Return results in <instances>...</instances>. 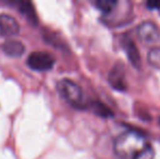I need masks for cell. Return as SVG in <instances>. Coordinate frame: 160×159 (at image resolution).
I'll return each mask as SVG.
<instances>
[{
    "label": "cell",
    "instance_id": "obj_1",
    "mask_svg": "<svg viewBox=\"0 0 160 159\" xmlns=\"http://www.w3.org/2000/svg\"><path fill=\"white\" fill-rule=\"evenodd\" d=\"M113 151L119 159H154L155 151L148 140L136 131L119 134L113 142Z\"/></svg>",
    "mask_w": 160,
    "mask_h": 159
},
{
    "label": "cell",
    "instance_id": "obj_2",
    "mask_svg": "<svg viewBox=\"0 0 160 159\" xmlns=\"http://www.w3.org/2000/svg\"><path fill=\"white\" fill-rule=\"evenodd\" d=\"M57 89L60 95L69 102L70 105L76 108L84 107V99H83V91L78 84L70 79H62L58 82Z\"/></svg>",
    "mask_w": 160,
    "mask_h": 159
},
{
    "label": "cell",
    "instance_id": "obj_3",
    "mask_svg": "<svg viewBox=\"0 0 160 159\" xmlns=\"http://www.w3.org/2000/svg\"><path fill=\"white\" fill-rule=\"evenodd\" d=\"M55 58L46 51H34L26 59V63L32 70L48 71L55 66Z\"/></svg>",
    "mask_w": 160,
    "mask_h": 159
},
{
    "label": "cell",
    "instance_id": "obj_4",
    "mask_svg": "<svg viewBox=\"0 0 160 159\" xmlns=\"http://www.w3.org/2000/svg\"><path fill=\"white\" fill-rule=\"evenodd\" d=\"M138 37L146 44H152L158 42L160 37V32L157 25L152 22L146 21L143 22L137 28Z\"/></svg>",
    "mask_w": 160,
    "mask_h": 159
},
{
    "label": "cell",
    "instance_id": "obj_5",
    "mask_svg": "<svg viewBox=\"0 0 160 159\" xmlns=\"http://www.w3.org/2000/svg\"><path fill=\"white\" fill-rule=\"evenodd\" d=\"M19 22L8 13H1L0 14V35L8 37L19 34Z\"/></svg>",
    "mask_w": 160,
    "mask_h": 159
},
{
    "label": "cell",
    "instance_id": "obj_6",
    "mask_svg": "<svg viewBox=\"0 0 160 159\" xmlns=\"http://www.w3.org/2000/svg\"><path fill=\"white\" fill-rule=\"evenodd\" d=\"M2 49L10 57H20L25 51V46L20 40L10 39L3 42Z\"/></svg>",
    "mask_w": 160,
    "mask_h": 159
},
{
    "label": "cell",
    "instance_id": "obj_7",
    "mask_svg": "<svg viewBox=\"0 0 160 159\" xmlns=\"http://www.w3.org/2000/svg\"><path fill=\"white\" fill-rule=\"evenodd\" d=\"M109 82L112 85V87L119 91H123L127 87L125 84V77H124V73H123L122 69H118L116 68L111 71L109 75Z\"/></svg>",
    "mask_w": 160,
    "mask_h": 159
},
{
    "label": "cell",
    "instance_id": "obj_8",
    "mask_svg": "<svg viewBox=\"0 0 160 159\" xmlns=\"http://www.w3.org/2000/svg\"><path fill=\"white\" fill-rule=\"evenodd\" d=\"M125 50H127L128 57V59L131 60L132 64L136 67V68H138L139 62H141V57H139L138 50H137L134 42L128 39L127 42H125Z\"/></svg>",
    "mask_w": 160,
    "mask_h": 159
},
{
    "label": "cell",
    "instance_id": "obj_9",
    "mask_svg": "<svg viewBox=\"0 0 160 159\" xmlns=\"http://www.w3.org/2000/svg\"><path fill=\"white\" fill-rule=\"evenodd\" d=\"M18 6H19V10L21 11V13H23L32 23H37V17H36L35 10H34L33 4L30 1H20L18 2Z\"/></svg>",
    "mask_w": 160,
    "mask_h": 159
},
{
    "label": "cell",
    "instance_id": "obj_10",
    "mask_svg": "<svg viewBox=\"0 0 160 159\" xmlns=\"http://www.w3.org/2000/svg\"><path fill=\"white\" fill-rule=\"evenodd\" d=\"M117 4L118 1L116 0H97L95 2V6L103 13H110L116 8Z\"/></svg>",
    "mask_w": 160,
    "mask_h": 159
},
{
    "label": "cell",
    "instance_id": "obj_11",
    "mask_svg": "<svg viewBox=\"0 0 160 159\" xmlns=\"http://www.w3.org/2000/svg\"><path fill=\"white\" fill-rule=\"evenodd\" d=\"M148 61L152 67L160 69V48H154L148 53Z\"/></svg>",
    "mask_w": 160,
    "mask_h": 159
},
{
    "label": "cell",
    "instance_id": "obj_12",
    "mask_svg": "<svg viewBox=\"0 0 160 159\" xmlns=\"http://www.w3.org/2000/svg\"><path fill=\"white\" fill-rule=\"evenodd\" d=\"M93 109H94V111H95L97 115L102 116V117L112 116L111 111H110L107 107L103 106L102 104H99V102H95V104H93Z\"/></svg>",
    "mask_w": 160,
    "mask_h": 159
},
{
    "label": "cell",
    "instance_id": "obj_13",
    "mask_svg": "<svg viewBox=\"0 0 160 159\" xmlns=\"http://www.w3.org/2000/svg\"><path fill=\"white\" fill-rule=\"evenodd\" d=\"M147 7L150 10H155V9H160V1H148Z\"/></svg>",
    "mask_w": 160,
    "mask_h": 159
}]
</instances>
